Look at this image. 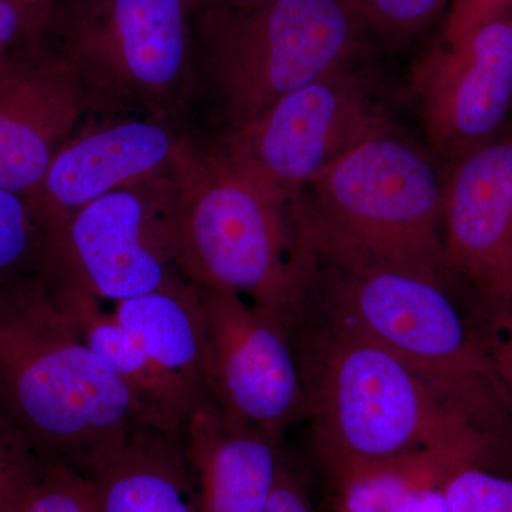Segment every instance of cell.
I'll use <instances>...</instances> for the list:
<instances>
[{"label":"cell","mask_w":512,"mask_h":512,"mask_svg":"<svg viewBox=\"0 0 512 512\" xmlns=\"http://www.w3.org/2000/svg\"><path fill=\"white\" fill-rule=\"evenodd\" d=\"M0 414L40 460L87 477L144 424L42 271L0 288Z\"/></svg>","instance_id":"cell-1"},{"label":"cell","mask_w":512,"mask_h":512,"mask_svg":"<svg viewBox=\"0 0 512 512\" xmlns=\"http://www.w3.org/2000/svg\"><path fill=\"white\" fill-rule=\"evenodd\" d=\"M200 512H262L284 464L282 436L232 419L205 400L181 431Z\"/></svg>","instance_id":"cell-15"},{"label":"cell","mask_w":512,"mask_h":512,"mask_svg":"<svg viewBox=\"0 0 512 512\" xmlns=\"http://www.w3.org/2000/svg\"><path fill=\"white\" fill-rule=\"evenodd\" d=\"M42 271L113 303L190 282L178 249L177 174L120 188L74 212L50 231Z\"/></svg>","instance_id":"cell-8"},{"label":"cell","mask_w":512,"mask_h":512,"mask_svg":"<svg viewBox=\"0 0 512 512\" xmlns=\"http://www.w3.org/2000/svg\"><path fill=\"white\" fill-rule=\"evenodd\" d=\"M448 512H512V477L484 466H467L443 483Z\"/></svg>","instance_id":"cell-22"},{"label":"cell","mask_w":512,"mask_h":512,"mask_svg":"<svg viewBox=\"0 0 512 512\" xmlns=\"http://www.w3.org/2000/svg\"><path fill=\"white\" fill-rule=\"evenodd\" d=\"M84 119L80 84L52 45L0 63V188L32 201Z\"/></svg>","instance_id":"cell-14"},{"label":"cell","mask_w":512,"mask_h":512,"mask_svg":"<svg viewBox=\"0 0 512 512\" xmlns=\"http://www.w3.org/2000/svg\"><path fill=\"white\" fill-rule=\"evenodd\" d=\"M200 306L205 400L279 436L306 419L295 322L238 293L200 288Z\"/></svg>","instance_id":"cell-10"},{"label":"cell","mask_w":512,"mask_h":512,"mask_svg":"<svg viewBox=\"0 0 512 512\" xmlns=\"http://www.w3.org/2000/svg\"><path fill=\"white\" fill-rule=\"evenodd\" d=\"M18 2L25 3V5L33 6V8L43 10H55L56 3L53 0H18Z\"/></svg>","instance_id":"cell-30"},{"label":"cell","mask_w":512,"mask_h":512,"mask_svg":"<svg viewBox=\"0 0 512 512\" xmlns=\"http://www.w3.org/2000/svg\"><path fill=\"white\" fill-rule=\"evenodd\" d=\"M497 454L463 448L419 451L326 473L335 512H397L421 485L440 483L467 466L495 468Z\"/></svg>","instance_id":"cell-19"},{"label":"cell","mask_w":512,"mask_h":512,"mask_svg":"<svg viewBox=\"0 0 512 512\" xmlns=\"http://www.w3.org/2000/svg\"><path fill=\"white\" fill-rule=\"evenodd\" d=\"M367 28L409 36L446 13L451 0H355Z\"/></svg>","instance_id":"cell-24"},{"label":"cell","mask_w":512,"mask_h":512,"mask_svg":"<svg viewBox=\"0 0 512 512\" xmlns=\"http://www.w3.org/2000/svg\"><path fill=\"white\" fill-rule=\"evenodd\" d=\"M446 481V480H444ZM421 485L407 495L397 512H448L443 483Z\"/></svg>","instance_id":"cell-28"},{"label":"cell","mask_w":512,"mask_h":512,"mask_svg":"<svg viewBox=\"0 0 512 512\" xmlns=\"http://www.w3.org/2000/svg\"><path fill=\"white\" fill-rule=\"evenodd\" d=\"M43 460L0 414V512H13Z\"/></svg>","instance_id":"cell-23"},{"label":"cell","mask_w":512,"mask_h":512,"mask_svg":"<svg viewBox=\"0 0 512 512\" xmlns=\"http://www.w3.org/2000/svg\"><path fill=\"white\" fill-rule=\"evenodd\" d=\"M53 2H55V3H56V5H57V3H59V2H63V0H53Z\"/></svg>","instance_id":"cell-31"},{"label":"cell","mask_w":512,"mask_h":512,"mask_svg":"<svg viewBox=\"0 0 512 512\" xmlns=\"http://www.w3.org/2000/svg\"><path fill=\"white\" fill-rule=\"evenodd\" d=\"M447 271L421 266L319 268L320 315L389 349L471 424L512 444V404Z\"/></svg>","instance_id":"cell-3"},{"label":"cell","mask_w":512,"mask_h":512,"mask_svg":"<svg viewBox=\"0 0 512 512\" xmlns=\"http://www.w3.org/2000/svg\"><path fill=\"white\" fill-rule=\"evenodd\" d=\"M488 350L498 379L512 404V308L487 319Z\"/></svg>","instance_id":"cell-26"},{"label":"cell","mask_w":512,"mask_h":512,"mask_svg":"<svg viewBox=\"0 0 512 512\" xmlns=\"http://www.w3.org/2000/svg\"><path fill=\"white\" fill-rule=\"evenodd\" d=\"M111 311L195 407L205 402L200 286L180 282L113 303Z\"/></svg>","instance_id":"cell-18"},{"label":"cell","mask_w":512,"mask_h":512,"mask_svg":"<svg viewBox=\"0 0 512 512\" xmlns=\"http://www.w3.org/2000/svg\"><path fill=\"white\" fill-rule=\"evenodd\" d=\"M274 0H187L191 15L210 10H252L268 5Z\"/></svg>","instance_id":"cell-29"},{"label":"cell","mask_w":512,"mask_h":512,"mask_svg":"<svg viewBox=\"0 0 512 512\" xmlns=\"http://www.w3.org/2000/svg\"><path fill=\"white\" fill-rule=\"evenodd\" d=\"M295 339L326 473L440 448L504 456L508 444L451 410L376 340L309 313L295 323Z\"/></svg>","instance_id":"cell-2"},{"label":"cell","mask_w":512,"mask_h":512,"mask_svg":"<svg viewBox=\"0 0 512 512\" xmlns=\"http://www.w3.org/2000/svg\"><path fill=\"white\" fill-rule=\"evenodd\" d=\"M177 225L180 265L191 284L238 293L293 322L302 318L320 265L298 205L197 138L178 168Z\"/></svg>","instance_id":"cell-4"},{"label":"cell","mask_w":512,"mask_h":512,"mask_svg":"<svg viewBox=\"0 0 512 512\" xmlns=\"http://www.w3.org/2000/svg\"><path fill=\"white\" fill-rule=\"evenodd\" d=\"M50 45L76 76L86 117L153 116L185 126L191 116L187 0H63Z\"/></svg>","instance_id":"cell-7"},{"label":"cell","mask_w":512,"mask_h":512,"mask_svg":"<svg viewBox=\"0 0 512 512\" xmlns=\"http://www.w3.org/2000/svg\"><path fill=\"white\" fill-rule=\"evenodd\" d=\"M262 512H315L305 481L286 457Z\"/></svg>","instance_id":"cell-27"},{"label":"cell","mask_w":512,"mask_h":512,"mask_svg":"<svg viewBox=\"0 0 512 512\" xmlns=\"http://www.w3.org/2000/svg\"><path fill=\"white\" fill-rule=\"evenodd\" d=\"M443 249L447 271L473 288L487 318L512 308V136L451 161Z\"/></svg>","instance_id":"cell-13"},{"label":"cell","mask_w":512,"mask_h":512,"mask_svg":"<svg viewBox=\"0 0 512 512\" xmlns=\"http://www.w3.org/2000/svg\"><path fill=\"white\" fill-rule=\"evenodd\" d=\"M49 228L28 197L0 188V288L42 271Z\"/></svg>","instance_id":"cell-20"},{"label":"cell","mask_w":512,"mask_h":512,"mask_svg":"<svg viewBox=\"0 0 512 512\" xmlns=\"http://www.w3.org/2000/svg\"><path fill=\"white\" fill-rule=\"evenodd\" d=\"M59 285L84 339L126 387L141 421L154 429L181 436L185 421L197 409L194 403L161 372L113 311L104 309L103 302Z\"/></svg>","instance_id":"cell-17"},{"label":"cell","mask_w":512,"mask_h":512,"mask_svg":"<svg viewBox=\"0 0 512 512\" xmlns=\"http://www.w3.org/2000/svg\"><path fill=\"white\" fill-rule=\"evenodd\" d=\"M512 19V0H451L444 13L443 42L497 20Z\"/></svg>","instance_id":"cell-25"},{"label":"cell","mask_w":512,"mask_h":512,"mask_svg":"<svg viewBox=\"0 0 512 512\" xmlns=\"http://www.w3.org/2000/svg\"><path fill=\"white\" fill-rule=\"evenodd\" d=\"M384 121L365 79L348 66L286 94L210 146L266 190L298 205L319 174Z\"/></svg>","instance_id":"cell-9"},{"label":"cell","mask_w":512,"mask_h":512,"mask_svg":"<svg viewBox=\"0 0 512 512\" xmlns=\"http://www.w3.org/2000/svg\"><path fill=\"white\" fill-rule=\"evenodd\" d=\"M13 512H100L92 478L62 463L43 461Z\"/></svg>","instance_id":"cell-21"},{"label":"cell","mask_w":512,"mask_h":512,"mask_svg":"<svg viewBox=\"0 0 512 512\" xmlns=\"http://www.w3.org/2000/svg\"><path fill=\"white\" fill-rule=\"evenodd\" d=\"M89 477L100 512H200L181 436L147 424Z\"/></svg>","instance_id":"cell-16"},{"label":"cell","mask_w":512,"mask_h":512,"mask_svg":"<svg viewBox=\"0 0 512 512\" xmlns=\"http://www.w3.org/2000/svg\"><path fill=\"white\" fill-rule=\"evenodd\" d=\"M57 151L33 195L53 231L84 205L120 188L177 174L194 136L153 116H99Z\"/></svg>","instance_id":"cell-12"},{"label":"cell","mask_w":512,"mask_h":512,"mask_svg":"<svg viewBox=\"0 0 512 512\" xmlns=\"http://www.w3.org/2000/svg\"><path fill=\"white\" fill-rule=\"evenodd\" d=\"M444 180L434 154L384 121L303 191L298 210L319 265L447 271Z\"/></svg>","instance_id":"cell-5"},{"label":"cell","mask_w":512,"mask_h":512,"mask_svg":"<svg viewBox=\"0 0 512 512\" xmlns=\"http://www.w3.org/2000/svg\"><path fill=\"white\" fill-rule=\"evenodd\" d=\"M192 110L207 100L225 131L275 101L352 66L367 28L355 0H274L252 10L191 15Z\"/></svg>","instance_id":"cell-6"},{"label":"cell","mask_w":512,"mask_h":512,"mask_svg":"<svg viewBox=\"0 0 512 512\" xmlns=\"http://www.w3.org/2000/svg\"><path fill=\"white\" fill-rule=\"evenodd\" d=\"M410 89L434 154L448 163L500 136L512 110V19L434 47Z\"/></svg>","instance_id":"cell-11"}]
</instances>
